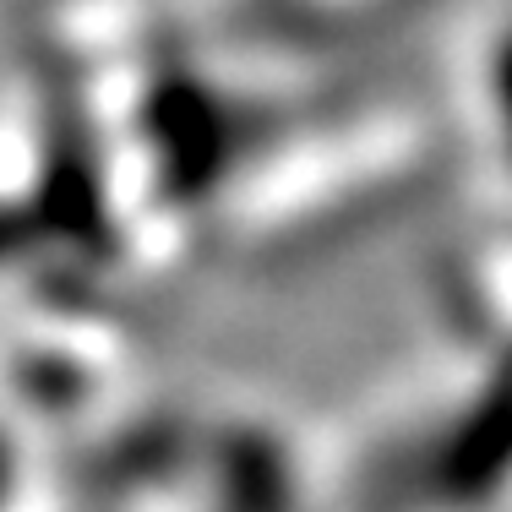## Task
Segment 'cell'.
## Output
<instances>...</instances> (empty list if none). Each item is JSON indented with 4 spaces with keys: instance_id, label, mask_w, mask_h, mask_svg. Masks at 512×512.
I'll use <instances>...</instances> for the list:
<instances>
[{
    "instance_id": "obj_1",
    "label": "cell",
    "mask_w": 512,
    "mask_h": 512,
    "mask_svg": "<svg viewBox=\"0 0 512 512\" xmlns=\"http://www.w3.org/2000/svg\"><path fill=\"white\" fill-rule=\"evenodd\" d=\"M11 485H17V458H11V447L0 442V507H6V496H11Z\"/></svg>"
}]
</instances>
